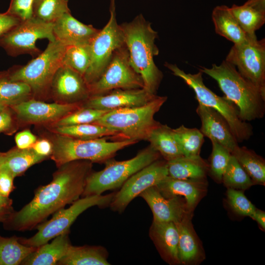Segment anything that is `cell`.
I'll return each instance as SVG.
<instances>
[{
  "mask_svg": "<svg viewBox=\"0 0 265 265\" xmlns=\"http://www.w3.org/2000/svg\"><path fill=\"white\" fill-rule=\"evenodd\" d=\"M92 163L77 160L57 167L50 183L39 186L28 203L8 215L2 222L4 228L17 231L32 230L49 216L79 199L92 172Z\"/></svg>",
  "mask_w": 265,
  "mask_h": 265,
  "instance_id": "obj_1",
  "label": "cell"
},
{
  "mask_svg": "<svg viewBox=\"0 0 265 265\" xmlns=\"http://www.w3.org/2000/svg\"><path fill=\"white\" fill-rule=\"evenodd\" d=\"M131 65L141 77L144 88L157 95L163 77L154 58L159 53L155 43L158 32L140 14L132 21L120 25Z\"/></svg>",
  "mask_w": 265,
  "mask_h": 265,
  "instance_id": "obj_2",
  "label": "cell"
},
{
  "mask_svg": "<svg viewBox=\"0 0 265 265\" xmlns=\"http://www.w3.org/2000/svg\"><path fill=\"white\" fill-rule=\"evenodd\" d=\"M199 70L216 81L224 96L237 107L242 120L251 121L264 117L265 91L244 78L234 66L225 60L219 65L200 67Z\"/></svg>",
  "mask_w": 265,
  "mask_h": 265,
  "instance_id": "obj_3",
  "label": "cell"
},
{
  "mask_svg": "<svg viewBox=\"0 0 265 265\" xmlns=\"http://www.w3.org/2000/svg\"><path fill=\"white\" fill-rule=\"evenodd\" d=\"M43 135L52 143L53 148L50 158L57 167L77 160L105 163L112 159L118 151L138 142L131 139L108 141L105 138L80 139L48 130Z\"/></svg>",
  "mask_w": 265,
  "mask_h": 265,
  "instance_id": "obj_4",
  "label": "cell"
},
{
  "mask_svg": "<svg viewBox=\"0 0 265 265\" xmlns=\"http://www.w3.org/2000/svg\"><path fill=\"white\" fill-rule=\"evenodd\" d=\"M66 47L57 40L49 41L45 50L26 65H14L7 70L10 78L27 84L33 98L43 101L51 99V83L63 65Z\"/></svg>",
  "mask_w": 265,
  "mask_h": 265,
  "instance_id": "obj_5",
  "label": "cell"
},
{
  "mask_svg": "<svg viewBox=\"0 0 265 265\" xmlns=\"http://www.w3.org/2000/svg\"><path fill=\"white\" fill-rule=\"evenodd\" d=\"M167 97L157 95L145 105L110 110L93 123L115 131L117 140H146L160 123L154 119Z\"/></svg>",
  "mask_w": 265,
  "mask_h": 265,
  "instance_id": "obj_6",
  "label": "cell"
},
{
  "mask_svg": "<svg viewBox=\"0 0 265 265\" xmlns=\"http://www.w3.org/2000/svg\"><path fill=\"white\" fill-rule=\"evenodd\" d=\"M164 66L193 89L199 104L214 109L225 119L238 142L247 140L251 137L253 133L251 125L240 119L234 104L225 96L217 95L205 85L202 72L199 70L195 74L186 73L176 64L168 62H165Z\"/></svg>",
  "mask_w": 265,
  "mask_h": 265,
  "instance_id": "obj_7",
  "label": "cell"
},
{
  "mask_svg": "<svg viewBox=\"0 0 265 265\" xmlns=\"http://www.w3.org/2000/svg\"><path fill=\"white\" fill-rule=\"evenodd\" d=\"M160 154L150 145L132 159L106 160L102 170L91 172L88 176L81 197L100 195L107 190L121 187L132 175L159 159Z\"/></svg>",
  "mask_w": 265,
  "mask_h": 265,
  "instance_id": "obj_8",
  "label": "cell"
},
{
  "mask_svg": "<svg viewBox=\"0 0 265 265\" xmlns=\"http://www.w3.org/2000/svg\"><path fill=\"white\" fill-rule=\"evenodd\" d=\"M115 193L81 197L68 208L58 210L50 220L37 226L34 235L28 238L19 237V240L25 245L38 247L61 234L69 233L71 226L81 213L92 207L108 206Z\"/></svg>",
  "mask_w": 265,
  "mask_h": 265,
  "instance_id": "obj_9",
  "label": "cell"
},
{
  "mask_svg": "<svg viewBox=\"0 0 265 265\" xmlns=\"http://www.w3.org/2000/svg\"><path fill=\"white\" fill-rule=\"evenodd\" d=\"M110 18L92 40L91 60L83 76L88 85L95 82L109 63L114 52L125 44L123 33L117 22L115 0H110Z\"/></svg>",
  "mask_w": 265,
  "mask_h": 265,
  "instance_id": "obj_10",
  "label": "cell"
},
{
  "mask_svg": "<svg viewBox=\"0 0 265 265\" xmlns=\"http://www.w3.org/2000/svg\"><path fill=\"white\" fill-rule=\"evenodd\" d=\"M90 96L102 95L111 90L144 88L141 77L130 63L125 45L118 48L100 78L88 85Z\"/></svg>",
  "mask_w": 265,
  "mask_h": 265,
  "instance_id": "obj_11",
  "label": "cell"
},
{
  "mask_svg": "<svg viewBox=\"0 0 265 265\" xmlns=\"http://www.w3.org/2000/svg\"><path fill=\"white\" fill-rule=\"evenodd\" d=\"M55 40L53 23L43 22L33 17L20 22L0 40V47L12 57L27 54L34 58L42 51L36 45L38 39Z\"/></svg>",
  "mask_w": 265,
  "mask_h": 265,
  "instance_id": "obj_12",
  "label": "cell"
},
{
  "mask_svg": "<svg viewBox=\"0 0 265 265\" xmlns=\"http://www.w3.org/2000/svg\"><path fill=\"white\" fill-rule=\"evenodd\" d=\"M225 60L246 79L265 91V39L248 35L244 42L234 44Z\"/></svg>",
  "mask_w": 265,
  "mask_h": 265,
  "instance_id": "obj_13",
  "label": "cell"
},
{
  "mask_svg": "<svg viewBox=\"0 0 265 265\" xmlns=\"http://www.w3.org/2000/svg\"><path fill=\"white\" fill-rule=\"evenodd\" d=\"M167 176V161L157 159L130 177L115 192L109 206L114 212H123L135 197Z\"/></svg>",
  "mask_w": 265,
  "mask_h": 265,
  "instance_id": "obj_14",
  "label": "cell"
},
{
  "mask_svg": "<svg viewBox=\"0 0 265 265\" xmlns=\"http://www.w3.org/2000/svg\"><path fill=\"white\" fill-rule=\"evenodd\" d=\"M82 104L48 103L33 98L10 107L18 124L21 126L51 125L67 115L81 107Z\"/></svg>",
  "mask_w": 265,
  "mask_h": 265,
  "instance_id": "obj_15",
  "label": "cell"
},
{
  "mask_svg": "<svg viewBox=\"0 0 265 265\" xmlns=\"http://www.w3.org/2000/svg\"><path fill=\"white\" fill-rule=\"evenodd\" d=\"M50 95L54 102L63 104H82L90 97L83 76L63 64L53 77Z\"/></svg>",
  "mask_w": 265,
  "mask_h": 265,
  "instance_id": "obj_16",
  "label": "cell"
},
{
  "mask_svg": "<svg viewBox=\"0 0 265 265\" xmlns=\"http://www.w3.org/2000/svg\"><path fill=\"white\" fill-rule=\"evenodd\" d=\"M157 95L145 89H117L106 93L90 96L82 103L81 106L94 109L111 110L115 109L141 106L145 105Z\"/></svg>",
  "mask_w": 265,
  "mask_h": 265,
  "instance_id": "obj_17",
  "label": "cell"
},
{
  "mask_svg": "<svg viewBox=\"0 0 265 265\" xmlns=\"http://www.w3.org/2000/svg\"><path fill=\"white\" fill-rule=\"evenodd\" d=\"M142 197L149 206L154 221L177 223L189 214L185 200L182 197H164L156 186L142 192Z\"/></svg>",
  "mask_w": 265,
  "mask_h": 265,
  "instance_id": "obj_18",
  "label": "cell"
},
{
  "mask_svg": "<svg viewBox=\"0 0 265 265\" xmlns=\"http://www.w3.org/2000/svg\"><path fill=\"white\" fill-rule=\"evenodd\" d=\"M206 179H179L166 177L156 187L165 198L182 197L186 201L188 211L193 210L207 192Z\"/></svg>",
  "mask_w": 265,
  "mask_h": 265,
  "instance_id": "obj_19",
  "label": "cell"
},
{
  "mask_svg": "<svg viewBox=\"0 0 265 265\" xmlns=\"http://www.w3.org/2000/svg\"><path fill=\"white\" fill-rule=\"evenodd\" d=\"M196 111L201 120L200 131L204 136L216 141L232 154L238 146V142L225 119L214 109L201 104H199Z\"/></svg>",
  "mask_w": 265,
  "mask_h": 265,
  "instance_id": "obj_20",
  "label": "cell"
},
{
  "mask_svg": "<svg viewBox=\"0 0 265 265\" xmlns=\"http://www.w3.org/2000/svg\"><path fill=\"white\" fill-rule=\"evenodd\" d=\"M99 31L92 25L80 22L71 12L63 14L53 23L55 40L66 46L91 44Z\"/></svg>",
  "mask_w": 265,
  "mask_h": 265,
  "instance_id": "obj_21",
  "label": "cell"
},
{
  "mask_svg": "<svg viewBox=\"0 0 265 265\" xmlns=\"http://www.w3.org/2000/svg\"><path fill=\"white\" fill-rule=\"evenodd\" d=\"M149 236L161 258L168 264L180 265L178 254L179 232L176 223L153 221Z\"/></svg>",
  "mask_w": 265,
  "mask_h": 265,
  "instance_id": "obj_22",
  "label": "cell"
},
{
  "mask_svg": "<svg viewBox=\"0 0 265 265\" xmlns=\"http://www.w3.org/2000/svg\"><path fill=\"white\" fill-rule=\"evenodd\" d=\"M192 214L185 217L176 223L179 232L178 254L180 264L197 265L205 258L200 240L192 224Z\"/></svg>",
  "mask_w": 265,
  "mask_h": 265,
  "instance_id": "obj_23",
  "label": "cell"
},
{
  "mask_svg": "<svg viewBox=\"0 0 265 265\" xmlns=\"http://www.w3.org/2000/svg\"><path fill=\"white\" fill-rule=\"evenodd\" d=\"M48 159L36 153L32 148L20 149L16 146L0 155V169L14 178L23 175L32 166Z\"/></svg>",
  "mask_w": 265,
  "mask_h": 265,
  "instance_id": "obj_24",
  "label": "cell"
},
{
  "mask_svg": "<svg viewBox=\"0 0 265 265\" xmlns=\"http://www.w3.org/2000/svg\"><path fill=\"white\" fill-rule=\"evenodd\" d=\"M69 233L61 234L37 247L22 263L23 265H57L71 245Z\"/></svg>",
  "mask_w": 265,
  "mask_h": 265,
  "instance_id": "obj_25",
  "label": "cell"
},
{
  "mask_svg": "<svg viewBox=\"0 0 265 265\" xmlns=\"http://www.w3.org/2000/svg\"><path fill=\"white\" fill-rule=\"evenodd\" d=\"M230 9L247 35L256 34L265 23V0H247L241 5L233 4Z\"/></svg>",
  "mask_w": 265,
  "mask_h": 265,
  "instance_id": "obj_26",
  "label": "cell"
},
{
  "mask_svg": "<svg viewBox=\"0 0 265 265\" xmlns=\"http://www.w3.org/2000/svg\"><path fill=\"white\" fill-rule=\"evenodd\" d=\"M215 32L237 44L244 42L248 35L242 29L230 7L225 5L215 7L212 13Z\"/></svg>",
  "mask_w": 265,
  "mask_h": 265,
  "instance_id": "obj_27",
  "label": "cell"
},
{
  "mask_svg": "<svg viewBox=\"0 0 265 265\" xmlns=\"http://www.w3.org/2000/svg\"><path fill=\"white\" fill-rule=\"evenodd\" d=\"M168 176L179 179H206L208 163L200 156H182L167 161Z\"/></svg>",
  "mask_w": 265,
  "mask_h": 265,
  "instance_id": "obj_28",
  "label": "cell"
},
{
  "mask_svg": "<svg viewBox=\"0 0 265 265\" xmlns=\"http://www.w3.org/2000/svg\"><path fill=\"white\" fill-rule=\"evenodd\" d=\"M107 258V252L103 247L71 244L57 265H108Z\"/></svg>",
  "mask_w": 265,
  "mask_h": 265,
  "instance_id": "obj_29",
  "label": "cell"
},
{
  "mask_svg": "<svg viewBox=\"0 0 265 265\" xmlns=\"http://www.w3.org/2000/svg\"><path fill=\"white\" fill-rule=\"evenodd\" d=\"M146 140L166 161L184 156L172 129L166 124L160 123L151 132Z\"/></svg>",
  "mask_w": 265,
  "mask_h": 265,
  "instance_id": "obj_30",
  "label": "cell"
},
{
  "mask_svg": "<svg viewBox=\"0 0 265 265\" xmlns=\"http://www.w3.org/2000/svg\"><path fill=\"white\" fill-rule=\"evenodd\" d=\"M44 127L50 132L80 139H93L106 137L116 139L117 135L115 131L96 123Z\"/></svg>",
  "mask_w": 265,
  "mask_h": 265,
  "instance_id": "obj_31",
  "label": "cell"
},
{
  "mask_svg": "<svg viewBox=\"0 0 265 265\" xmlns=\"http://www.w3.org/2000/svg\"><path fill=\"white\" fill-rule=\"evenodd\" d=\"M32 98L27 84L12 80L7 70L0 71V105L11 107Z\"/></svg>",
  "mask_w": 265,
  "mask_h": 265,
  "instance_id": "obj_32",
  "label": "cell"
},
{
  "mask_svg": "<svg viewBox=\"0 0 265 265\" xmlns=\"http://www.w3.org/2000/svg\"><path fill=\"white\" fill-rule=\"evenodd\" d=\"M255 185L265 184V161L253 150L238 146L232 153Z\"/></svg>",
  "mask_w": 265,
  "mask_h": 265,
  "instance_id": "obj_33",
  "label": "cell"
},
{
  "mask_svg": "<svg viewBox=\"0 0 265 265\" xmlns=\"http://www.w3.org/2000/svg\"><path fill=\"white\" fill-rule=\"evenodd\" d=\"M37 247L22 243L19 237L0 235V265H19Z\"/></svg>",
  "mask_w": 265,
  "mask_h": 265,
  "instance_id": "obj_34",
  "label": "cell"
},
{
  "mask_svg": "<svg viewBox=\"0 0 265 265\" xmlns=\"http://www.w3.org/2000/svg\"><path fill=\"white\" fill-rule=\"evenodd\" d=\"M174 136L184 156L192 157L200 156L204 136L200 130L181 125L172 129Z\"/></svg>",
  "mask_w": 265,
  "mask_h": 265,
  "instance_id": "obj_35",
  "label": "cell"
},
{
  "mask_svg": "<svg viewBox=\"0 0 265 265\" xmlns=\"http://www.w3.org/2000/svg\"><path fill=\"white\" fill-rule=\"evenodd\" d=\"M71 12L68 0H34L33 17L43 22L53 23L63 14Z\"/></svg>",
  "mask_w": 265,
  "mask_h": 265,
  "instance_id": "obj_36",
  "label": "cell"
},
{
  "mask_svg": "<svg viewBox=\"0 0 265 265\" xmlns=\"http://www.w3.org/2000/svg\"><path fill=\"white\" fill-rule=\"evenodd\" d=\"M91 60L90 44L67 46L63 57V64L84 75Z\"/></svg>",
  "mask_w": 265,
  "mask_h": 265,
  "instance_id": "obj_37",
  "label": "cell"
},
{
  "mask_svg": "<svg viewBox=\"0 0 265 265\" xmlns=\"http://www.w3.org/2000/svg\"><path fill=\"white\" fill-rule=\"evenodd\" d=\"M222 181L228 188L242 191L255 185L232 155L223 175Z\"/></svg>",
  "mask_w": 265,
  "mask_h": 265,
  "instance_id": "obj_38",
  "label": "cell"
},
{
  "mask_svg": "<svg viewBox=\"0 0 265 265\" xmlns=\"http://www.w3.org/2000/svg\"><path fill=\"white\" fill-rule=\"evenodd\" d=\"M211 141L212 151L208 163V172L216 181L221 182L232 154L228 149L216 141Z\"/></svg>",
  "mask_w": 265,
  "mask_h": 265,
  "instance_id": "obj_39",
  "label": "cell"
},
{
  "mask_svg": "<svg viewBox=\"0 0 265 265\" xmlns=\"http://www.w3.org/2000/svg\"><path fill=\"white\" fill-rule=\"evenodd\" d=\"M110 110L81 106L62 118L55 123L46 126H62L93 123Z\"/></svg>",
  "mask_w": 265,
  "mask_h": 265,
  "instance_id": "obj_40",
  "label": "cell"
},
{
  "mask_svg": "<svg viewBox=\"0 0 265 265\" xmlns=\"http://www.w3.org/2000/svg\"><path fill=\"white\" fill-rule=\"evenodd\" d=\"M227 198L231 208L238 215L250 217L256 208L242 190L228 188Z\"/></svg>",
  "mask_w": 265,
  "mask_h": 265,
  "instance_id": "obj_41",
  "label": "cell"
},
{
  "mask_svg": "<svg viewBox=\"0 0 265 265\" xmlns=\"http://www.w3.org/2000/svg\"><path fill=\"white\" fill-rule=\"evenodd\" d=\"M34 0H11L5 12L20 19L21 21L33 17L32 6Z\"/></svg>",
  "mask_w": 265,
  "mask_h": 265,
  "instance_id": "obj_42",
  "label": "cell"
},
{
  "mask_svg": "<svg viewBox=\"0 0 265 265\" xmlns=\"http://www.w3.org/2000/svg\"><path fill=\"white\" fill-rule=\"evenodd\" d=\"M19 127L16 115L10 107L6 106L0 110V134L12 135Z\"/></svg>",
  "mask_w": 265,
  "mask_h": 265,
  "instance_id": "obj_43",
  "label": "cell"
},
{
  "mask_svg": "<svg viewBox=\"0 0 265 265\" xmlns=\"http://www.w3.org/2000/svg\"><path fill=\"white\" fill-rule=\"evenodd\" d=\"M38 139L30 130L25 129L17 132L15 136L16 147L20 149L31 148Z\"/></svg>",
  "mask_w": 265,
  "mask_h": 265,
  "instance_id": "obj_44",
  "label": "cell"
},
{
  "mask_svg": "<svg viewBox=\"0 0 265 265\" xmlns=\"http://www.w3.org/2000/svg\"><path fill=\"white\" fill-rule=\"evenodd\" d=\"M21 21L6 12L0 13V40Z\"/></svg>",
  "mask_w": 265,
  "mask_h": 265,
  "instance_id": "obj_45",
  "label": "cell"
},
{
  "mask_svg": "<svg viewBox=\"0 0 265 265\" xmlns=\"http://www.w3.org/2000/svg\"><path fill=\"white\" fill-rule=\"evenodd\" d=\"M37 154L48 159L53 152V144L47 137L38 138L31 147Z\"/></svg>",
  "mask_w": 265,
  "mask_h": 265,
  "instance_id": "obj_46",
  "label": "cell"
},
{
  "mask_svg": "<svg viewBox=\"0 0 265 265\" xmlns=\"http://www.w3.org/2000/svg\"><path fill=\"white\" fill-rule=\"evenodd\" d=\"M14 178L6 171L0 169V192L4 196L9 197L15 188Z\"/></svg>",
  "mask_w": 265,
  "mask_h": 265,
  "instance_id": "obj_47",
  "label": "cell"
},
{
  "mask_svg": "<svg viewBox=\"0 0 265 265\" xmlns=\"http://www.w3.org/2000/svg\"><path fill=\"white\" fill-rule=\"evenodd\" d=\"M255 220L264 230L265 229V212L256 208L255 211L250 216Z\"/></svg>",
  "mask_w": 265,
  "mask_h": 265,
  "instance_id": "obj_48",
  "label": "cell"
},
{
  "mask_svg": "<svg viewBox=\"0 0 265 265\" xmlns=\"http://www.w3.org/2000/svg\"><path fill=\"white\" fill-rule=\"evenodd\" d=\"M12 203L11 199L3 196L0 192V209L12 208Z\"/></svg>",
  "mask_w": 265,
  "mask_h": 265,
  "instance_id": "obj_49",
  "label": "cell"
},
{
  "mask_svg": "<svg viewBox=\"0 0 265 265\" xmlns=\"http://www.w3.org/2000/svg\"><path fill=\"white\" fill-rule=\"evenodd\" d=\"M13 211V208L10 209H0V222L2 223Z\"/></svg>",
  "mask_w": 265,
  "mask_h": 265,
  "instance_id": "obj_50",
  "label": "cell"
},
{
  "mask_svg": "<svg viewBox=\"0 0 265 265\" xmlns=\"http://www.w3.org/2000/svg\"><path fill=\"white\" fill-rule=\"evenodd\" d=\"M6 106H1V105H0V110L2 109L3 108H4V107H5Z\"/></svg>",
  "mask_w": 265,
  "mask_h": 265,
  "instance_id": "obj_51",
  "label": "cell"
},
{
  "mask_svg": "<svg viewBox=\"0 0 265 265\" xmlns=\"http://www.w3.org/2000/svg\"><path fill=\"white\" fill-rule=\"evenodd\" d=\"M1 154V152H0V155Z\"/></svg>",
  "mask_w": 265,
  "mask_h": 265,
  "instance_id": "obj_52",
  "label": "cell"
}]
</instances>
